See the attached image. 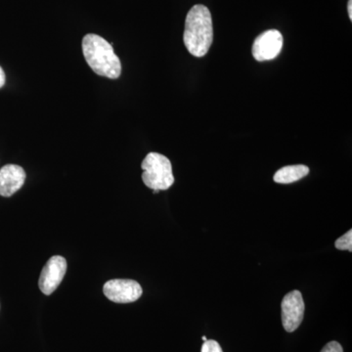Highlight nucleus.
Masks as SVG:
<instances>
[{"label":"nucleus","instance_id":"obj_1","mask_svg":"<svg viewBox=\"0 0 352 352\" xmlns=\"http://www.w3.org/2000/svg\"><path fill=\"white\" fill-rule=\"evenodd\" d=\"M214 41L212 14L208 7L198 4L192 7L185 21L183 41L190 54L203 57L210 50Z\"/></svg>","mask_w":352,"mask_h":352},{"label":"nucleus","instance_id":"obj_2","mask_svg":"<svg viewBox=\"0 0 352 352\" xmlns=\"http://www.w3.org/2000/svg\"><path fill=\"white\" fill-rule=\"evenodd\" d=\"M82 52L88 66L95 74L112 80L120 78V58L115 54L112 44L106 39L97 34H87L82 39Z\"/></svg>","mask_w":352,"mask_h":352},{"label":"nucleus","instance_id":"obj_3","mask_svg":"<svg viewBox=\"0 0 352 352\" xmlns=\"http://www.w3.org/2000/svg\"><path fill=\"white\" fill-rule=\"evenodd\" d=\"M142 180L148 188L163 191L175 183L173 166L170 160L159 153H149L143 160Z\"/></svg>","mask_w":352,"mask_h":352},{"label":"nucleus","instance_id":"obj_4","mask_svg":"<svg viewBox=\"0 0 352 352\" xmlns=\"http://www.w3.org/2000/svg\"><path fill=\"white\" fill-rule=\"evenodd\" d=\"M104 295L111 302L131 303L136 302L142 296V287L133 280H110L103 287Z\"/></svg>","mask_w":352,"mask_h":352},{"label":"nucleus","instance_id":"obj_5","mask_svg":"<svg viewBox=\"0 0 352 352\" xmlns=\"http://www.w3.org/2000/svg\"><path fill=\"white\" fill-rule=\"evenodd\" d=\"M283 47V36L277 30L263 32L252 44V56L258 62L275 59Z\"/></svg>","mask_w":352,"mask_h":352},{"label":"nucleus","instance_id":"obj_6","mask_svg":"<svg viewBox=\"0 0 352 352\" xmlns=\"http://www.w3.org/2000/svg\"><path fill=\"white\" fill-rule=\"evenodd\" d=\"M281 309L282 323L285 330L289 333L294 332L300 327L305 315V302L302 293L295 289L285 296Z\"/></svg>","mask_w":352,"mask_h":352},{"label":"nucleus","instance_id":"obj_7","mask_svg":"<svg viewBox=\"0 0 352 352\" xmlns=\"http://www.w3.org/2000/svg\"><path fill=\"white\" fill-rule=\"evenodd\" d=\"M67 271V261L63 256H55L48 259L38 280V286L44 295L50 296L63 281Z\"/></svg>","mask_w":352,"mask_h":352},{"label":"nucleus","instance_id":"obj_8","mask_svg":"<svg viewBox=\"0 0 352 352\" xmlns=\"http://www.w3.org/2000/svg\"><path fill=\"white\" fill-rule=\"evenodd\" d=\"M25 173L17 164H6L0 170V196L11 197L22 188L25 182Z\"/></svg>","mask_w":352,"mask_h":352},{"label":"nucleus","instance_id":"obj_9","mask_svg":"<svg viewBox=\"0 0 352 352\" xmlns=\"http://www.w3.org/2000/svg\"><path fill=\"white\" fill-rule=\"evenodd\" d=\"M308 173H309V168L303 164L284 166L276 171L273 179L279 184H289V183L298 182L305 177Z\"/></svg>","mask_w":352,"mask_h":352},{"label":"nucleus","instance_id":"obj_10","mask_svg":"<svg viewBox=\"0 0 352 352\" xmlns=\"http://www.w3.org/2000/svg\"><path fill=\"white\" fill-rule=\"evenodd\" d=\"M335 247L340 251H352V230L344 234V236L339 238L335 243Z\"/></svg>","mask_w":352,"mask_h":352},{"label":"nucleus","instance_id":"obj_11","mask_svg":"<svg viewBox=\"0 0 352 352\" xmlns=\"http://www.w3.org/2000/svg\"><path fill=\"white\" fill-rule=\"evenodd\" d=\"M201 352H223L219 342L214 340H208L201 346Z\"/></svg>","mask_w":352,"mask_h":352},{"label":"nucleus","instance_id":"obj_12","mask_svg":"<svg viewBox=\"0 0 352 352\" xmlns=\"http://www.w3.org/2000/svg\"><path fill=\"white\" fill-rule=\"evenodd\" d=\"M321 352H344V349L339 342H331L323 347Z\"/></svg>","mask_w":352,"mask_h":352},{"label":"nucleus","instance_id":"obj_13","mask_svg":"<svg viewBox=\"0 0 352 352\" xmlns=\"http://www.w3.org/2000/svg\"><path fill=\"white\" fill-rule=\"evenodd\" d=\"M6 83V74H4L3 69L0 67V88L3 87Z\"/></svg>","mask_w":352,"mask_h":352},{"label":"nucleus","instance_id":"obj_14","mask_svg":"<svg viewBox=\"0 0 352 352\" xmlns=\"http://www.w3.org/2000/svg\"><path fill=\"white\" fill-rule=\"evenodd\" d=\"M347 11H349V19L352 20V0H349V3H347Z\"/></svg>","mask_w":352,"mask_h":352},{"label":"nucleus","instance_id":"obj_15","mask_svg":"<svg viewBox=\"0 0 352 352\" xmlns=\"http://www.w3.org/2000/svg\"><path fill=\"white\" fill-rule=\"evenodd\" d=\"M201 339H203L204 342H207L208 340L207 338H206L205 336H204V337L201 338Z\"/></svg>","mask_w":352,"mask_h":352}]
</instances>
